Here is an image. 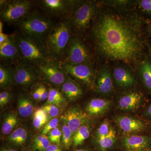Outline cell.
<instances>
[{"label":"cell","mask_w":151,"mask_h":151,"mask_svg":"<svg viewBox=\"0 0 151 151\" xmlns=\"http://www.w3.org/2000/svg\"><path fill=\"white\" fill-rule=\"evenodd\" d=\"M19 124L18 115L16 113L11 112L4 117L1 127L3 135L8 136L17 128Z\"/></svg>","instance_id":"cb8c5ba5"},{"label":"cell","mask_w":151,"mask_h":151,"mask_svg":"<svg viewBox=\"0 0 151 151\" xmlns=\"http://www.w3.org/2000/svg\"><path fill=\"white\" fill-rule=\"evenodd\" d=\"M34 86V87L35 86ZM32 98L35 102L40 101V84H36L33 90L31 92Z\"/></svg>","instance_id":"8d00e7d4"},{"label":"cell","mask_w":151,"mask_h":151,"mask_svg":"<svg viewBox=\"0 0 151 151\" xmlns=\"http://www.w3.org/2000/svg\"><path fill=\"white\" fill-rule=\"evenodd\" d=\"M59 89L68 103L76 101L83 94V90L79 83L68 75L65 82Z\"/></svg>","instance_id":"2e32d148"},{"label":"cell","mask_w":151,"mask_h":151,"mask_svg":"<svg viewBox=\"0 0 151 151\" xmlns=\"http://www.w3.org/2000/svg\"><path fill=\"white\" fill-rule=\"evenodd\" d=\"M117 140V135L114 127L108 135L103 138L94 141V144L100 151H107L113 148Z\"/></svg>","instance_id":"d4e9b609"},{"label":"cell","mask_w":151,"mask_h":151,"mask_svg":"<svg viewBox=\"0 0 151 151\" xmlns=\"http://www.w3.org/2000/svg\"><path fill=\"white\" fill-rule=\"evenodd\" d=\"M13 35L18 46L22 63L37 67L51 60L41 41L20 32Z\"/></svg>","instance_id":"7a4b0ae2"},{"label":"cell","mask_w":151,"mask_h":151,"mask_svg":"<svg viewBox=\"0 0 151 151\" xmlns=\"http://www.w3.org/2000/svg\"><path fill=\"white\" fill-rule=\"evenodd\" d=\"M8 66L3 64L0 66V86L2 89L8 88L13 82L14 69Z\"/></svg>","instance_id":"4316f807"},{"label":"cell","mask_w":151,"mask_h":151,"mask_svg":"<svg viewBox=\"0 0 151 151\" xmlns=\"http://www.w3.org/2000/svg\"><path fill=\"white\" fill-rule=\"evenodd\" d=\"M142 100V95L134 92L124 95L119 99L118 107L123 111H132L137 110Z\"/></svg>","instance_id":"d6986e66"},{"label":"cell","mask_w":151,"mask_h":151,"mask_svg":"<svg viewBox=\"0 0 151 151\" xmlns=\"http://www.w3.org/2000/svg\"><path fill=\"white\" fill-rule=\"evenodd\" d=\"M146 115L149 117H151V105L148 107L146 111Z\"/></svg>","instance_id":"7bdbcfd3"},{"label":"cell","mask_w":151,"mask_h":151,"mask_svg":"<svg viewBox=\"0 0 151 151\" xmlns=\"http://www.w3.org/2000/svg\"><path fill=\"white\" fill-rule=\"evenodd\" d=\"M89 117L80 107L72 106L66 108L60 118L66 123L73 135L82 125L89 122Z\"/></svg>","instance_id":"8fae6325"},{"label":"cell","mask_w":151,"mask_h":151,"mask_svg":"<svg viewBox=\"0 0 151 151\" xmlns=\"http://www.w3.org/2000/svg\"><path fill=\"white\" fill-rule=\"evenodd\" d=\"M113 76L116 84L120 87H131L136 83L134 76L124 68H116L113 71Z\"/></svg>","instance_id":"7402d4cb"},{"label":"cell","mask_w":151,"mask_h":151,"mask_svg":"<svg viewBox=\"0 0 151 151\" xmlns=\"http://www.w3.org/2000/svg\"><path fill=\"white\" fill-rule=\"evenodd\" d=\"M12 94L8 91H2L0 93V106L2 108L7 105L11 100Z\"/></svg>","instance_id":"d590c367"},{"label":"cell","mask_w":151,"mask_h":151,"mask_svg":"<svg viewBox=\"0 0 151 151\" xmlns=\"http://www.w3.org/2000/svg\"><path fill=\"white\" fill-rule=\"evenodd\" d=\"M9 37L10 35L4 33H0V45L4 43L8 40Z\"/></svg>","instance_id":"60d3db41"},{"label":"cell","mask_w":151,"mask_h":151,"mask_svg":"<svg viewBox=\"0 0 151 151\" xmlns=\"http://www.w3.org/2000/svg\"><path fill=\"white\" fill-rule=\"evenodd\" d=\"M35 101L31 96L24 94L18 95L17 103V114L22 118H27L33 115L36 110Z\"/></svg>","instance_id":"ffe728a7"},{"label":"cell","mask_w":151,"mask_h":151,"mask_svg":"<svg viewBox=\"0 0 151 151\" xmlns=\"http://www.w3.org/2000/svg\"><path fill=\"white\" fill-rule=\"evenodd\" d=\"M94 37L100 50L112 59L130 61L140 51V42L135 33L122 21L105 16L94 29Z\"/></svg>","instance_id":"6da1fadb"},{"label":"cell","mask_w":151,"mask_h":151,"mask_svg":"<svg viewBox=\"0 0 151 151\" xmlns=\"http://www.w3.org/2000/svg\"><path fill=\"white\" fill-rule=\"evenodd\" d=\"M89 122L82 126L73 135V144L74 147L81 145L90 136L91 132V126Z\"/></svg>","instance_id":"484cf974"},{"label":"cell","mask_w":151,"mask_h":151,"mask_svg":"<svg viewBox=\"0 0 151 151\" xmlns=\"http://www.w3.org/2000/svg\"><path fill=\"white\" fill-rule=\"evenodd\" d=\"M51 144L47 135L40 134L32 139L30 147L35 151H45Z\"/></svg>","instance_id":"83f0119b"},{"label":"cell","mask_w":151,"mask_h":151,"mask_svg":"<svg viewBox=\"0 0 151 151\" xmlns=\"http://www.w3.org/2000/svg\"><path fill=\"white\" fill-rule=\"evenodd\" d=\"M22 151H35L33 149H32L30 147L29 148H25L23 149Z\"/></svg>","instance_id":"f6af8a7d"},{"label":"cell","mask_w":151,"mask_h":151,"mask_svg":"<svg viewBox=\"0 0 151 151\" xmlns=\"http://www.w3.org/2000/svg\"><path fill=\"white\" fill-rule=\"evenodd\" d=\"M115 120L119 129L126 134L139 133L146 128L145 124L142 121L130 116H117Z\"/></svg>","instance_id":"5bb4252c"},{"label":"cell","mask_w":151,"mask_h":151,"mask_svg":"<svg viewBox=\"0 0 151 151\" xmlns=\"http://www.w3.org/2000/svg\"><path fill=\"white\" fill-rule=\"evenodd\" d=\"M60 128L62 131L61 145L65 150H70L73 144V134L67 124L60 119Z\"/></svg>","instance_id":"f1b7e54d"},{"label":"cell","mask_w":151,"mask_h":151,"mask_svg":"<svg viewBox=\"0 0 151 151\" xmlns=\"http://www.w3.org/2000/svg\"><path fill=\"white\" fill-rule=\"evenodd\" d=\"M59 63L63 70L73 80L80 82L90 89L95 87L94 72L87 64L69 65Z\"/></svg>","instance_id":"30bf717a"},{"label":"cell","mask_w":151,"mask_h":151,"mask_svg":"<svg viewBox=\"0 0 151 151\" xmlns=\"http://www.w3.org/2000/svg\"><path fill=\"white\" fill-rule=\"evenodd\" d=\"M0 57L5 64L16 66L22 63L18 46L13 35H10L8 40L0 45Z\"/></svg>","instance_id":"4fadbf2b"},{"label":"cell","mask_w":151,"mask_h":151,"mask_svg":"<svg viewBox=\"0 0 151 151\" xmlns=\"http://www.w3.org/2000/svg\"><path fill=\"white\" fill-rule=\"evenodd\" d=\"M111 101L100 98H95L90 100L86 104L85 111L88 116L97 117L107 113L111 106Z\"/></svg>","instance_id":"ac0fdd59"},{"label":"cell","mask_w":151,"mask_h":151,"mask_svg":"<svg viewBox=\"0 0 151 151\" xmlns=\"http://www.w3.org/2000/svg\"><path fill=\"white\" fill-rule=\"evenodd\" d=\"M74 151H89L88 150L84 149H76Z\"/></svg>","instance_id":"bcb514c9"},{"label":"cell","mask_w":151,"mask_h":151,"mask_svg":"<svg viewBox=\"0 0 151 151\" xmlns=\"http://www.w3.org/2000/svg\"><path fill=\"white\" fill-rule=\"evenodd\" d=\"M141 74L143 83L148 89H151V64L149 62L143 63L141 68Z\"/></svg>","instance_id":"1f68e13d"},{"label":"cell","mask_w":151,"mask_h":151,"mask_svg":"<svg viewBox=\"0 0 151 151\" xmlns=\"http://www.w3.org/2000/svg\"><path fill=\"white\" fill-rule=\"evenodd\" d=\"M41 102L47 101L48 99L49 95V89H47L46 86L42 84H40Z\"/></svg>","instance_id":"74e56055"},{"label":"cell","mask_w":151,"mask_h":151,"mask_svg":"<svg viewBox=\"0 0 151 151\" xmlns=\"http://www.w3.org/2000/svg\"><path fill=\"white\" fill-rule=\"evenodd\" d=\"M3 23L1 21L0 22V33H2L3 32Z\"/></svg>","instance_id":"ee69618b"},{"label":"cell","mask_w":151,"mask_h":151,"mask_svg":"<svg viewBox=\"0 0 151 151\" xmlns=\"http://www.w3.org/2000/svg\"><path fill=\"white\" fill-rule=\"evenodd\" d=\"M32 6V1L17 0L9 1L1 11V19L8 24H17L30 13Z\"/></svg>","instance_id":"8992f818"},{"label":"cell","mask_w":151,"mask_h":151,"mask_svg":"<svg viewBox=\"0 0 151 151\" xmlns=\"http://www.w3.org/2000/svg\"><path fill=\"white\" fill-rule=\"evenodd\" d=\"M72 37V29L66 18L55 24L44 45L50 59L60 61Z\"/></svg>","instance_id":"3957f363"},{"label":"cell","mask_w":151,"mask_h":151,"mask_svg":"<svg viewBox=\"0 0 151 151\" xmlns=\"http://www.w3.org/2000/svg\"><path fill=\"white\" fill-rule=\"evenodd\" d=\"M36 68L41 79L50 86L60 88L63 84L67 74L60 65L59 61L50 60Z\"/></svg>","instance_id":"52a82bcc"},{"label":"cell","mask_w":151,"mask_h":151,"mask_svg":"<svg viewBox=\"0 0 151 151\" xmlns=\"http://www.w3.org/2000/svg\"><path fill=\"white\" fill-rule=\"evenodd\" d=\"M59 117H56L50 120L43 129L41 130L40 134L47 135L50 132L58 127L60 123Z\"/></svg>","instance_id":"e575fe53"},{"label":"cell","mask_w":151,"mask_h":151,"mask_svg":"<svg viewBox=\"0 0 151 151\" xmlns=\"http://www.w3.org/2000/svg\"><path fill=\"white\" fill-rule=\"evenodd\" d=\"M48 122L47 115L42 108L36 109L32 119V125L35 129L42 130Z\"/></svg>","instance_id":"f546056e"},{"label":"cell","mask_w":151,"mask_h":151,"mask_svg":"<svg viewBox=\"0 0 151 151\" xmlns=\"http://www.w3.org/2000/svg\"><path fill=\"white\" fill-rule=\"evenodd\" d=\"M122 144L127 151H144L150 147V140L146 136L132 135L124 137Z\"/></svg>","instance_id":"e0dca14e"},{"label":"cell","mask_w":151,"mask_h":151,"mask_svg":"<svg viewBox=\"0 0 151 151\" xmlns=\"http://www.w3.org/2000/svg\"><path fill=\"white\" fill-rule=\"evenodd\" d=\"M45 151H65V149L61 145L51 144Z\"/></svg>","instance_id":"ab89813d"},{"label":"cell","mask_w":151,"mask_h":151,"mask_svg":"<svg viewBox=\"0 0 151 151\" xmlns=\"http://www.w3.org/2000/svg\"><path fill=\"white\" fill-rule=\"evenodd\" d=\"M95 87L97 92L102 94H109L112 91L113 80L108 69L104 68L101 70L95 84Z\"/></svg>","instance_id":"44dd1931"},{"label":"cell","mask_w":151,"mask_h":151,"mask_svg":"<svg viewBox=\"0 0 151 151\" xmlns=\"http://www.w3.org/2000/svg\"><path fill=\"white\" fill-rule=\"evenodd\" d=\"M18 149L14 148L11 146H6L2 147L1 149V151H18Z\"/></svg>","instance_id":"b9f144b4"},{"label":"cell","mask_w":151,"mask_h":151,"mask_svg":"<svg viewBox=\"0 0 151 151\" xmlns=\"http://www.w3.org/2000/svg\"><path fill=\"white\" fill-rule=\"evenodd\" d=\"M32 139L29 131L25 127H17L8 136L6 140L9 146L18 150H23L29 144L30 145Z\"/></svg>","instance_id":"9a60e30c"},{"label":"cell","mask_w":151,"mask_h":151,"mask_svg":"<svg viewBox=\"0 0 151 151\" xmlns=\"http://www.w3.org/2000/svg\"><path fill=\"white\" fill-rule=\"evenodd\" d=\"M41 108L46 113L49 121L52 119L58 117L63 112L59 107L52 104H45Z\"/></svg>","instance_id":"d6a6232c"},{"label":"cell","mask_w":151,"mask_h":151,"mask_svg":"<svg viewBox=\"0 0 151 151\" xmlns=\"http://www.w3.org/2000/svg\"><path fill=\"white\" fill-rule=\"evenodd\" d=\"M62 134L61 128L58 127L50 132L47 136L51 144L61 145Z\"/></svg>","instance_id":"836d02e7"},{"label":"cell","mask_w":151,"mask_h":151,"mask_svg":"<svg viewBox=\"0 0 151 151\" xmlns=\"http://www.w3.org/2000/svg\"><path fill=\"white\" fill-rule=\"evenodd\" d=\"M113 128V126L108 119H105L96 130L93 137V140H96L107 136Z\"/></svg>","instance_id":"4dcf8cb0"},{"label":"cell","mask_w":151,"mask_h":151,"mask_svg":"<svg viewBox=\"0 0 151 151\" xmlns=\"http://www.w3.org/2000/svg\"><path fill=\"white\" fill-rule=\"evenodd\" d=\"M89 59V52L86 46L77 38L72 37L59 62L69 65L87 64Z\"/></svg>","instance_id":"ba28073f"},{"label":"cell","mask_w":151,"mask_h":151,"mask_svg":"<svg viewBox=\"0 0 151 151\" xmlns=\"http://www.w3.org/2000/svg\"><path fill=\"white\" fill-rule=\"evenodd\" d=\"M142 8L147 12H151V0H143L141 1Z\"/></svg>","instance_id":"f35d334b"},{"label":"cell","mask_w":151,"mask_h":151,"mask_svg":"<svg viewBox=\"0 0 151 151\" xmlns=\"http://www.w3.org/2000/svg\"><path fill=\"white\" fill-rule=\"evenodd\" d=\"M48 89V97L45 105L52 104L55 105L61 109L63 111H65L68 102L63 97L60 90L51 86H50Z\"/></svg>","instance_id":"603a6c76"},{"label":"cell","mask_w":151,"mask_h":151,"mask_svg":"<svg viewBox=\"0 0 151 151\" xmlns=\"http://www.w3.org/2000/svg\"><path fill=\"white\" fill-rule=\"evenodd\" d=\"M73 6L67 19L70 23L71 29L78 32L82 31L87 28L92 22L95 12V7L92 2H86Z\"/></svg>","instance_id":"5b68a950"},{"label":"cell","mask_w":151,"mask_h":151,"mask_svg":"<svg viewBox=\"0 0 151 151\" xmlns=\"http://www.w3.org/2000/svg\"><path fill=\"white\" fill-rule=\"evenodd\" d=\"M54 24L48 16L35 11L16 25L20 32L37 38L44 44Z\"/></svg>","instance_id":"277c9868"},{"label":"cell","mask_w":151,"mask_h":151,"mask_svg":"<svg viewBox=\"0 0 151 151\" xmlns=\"http://www.w3.org/2000/svg\"><path fill=\"white\" fill-rule=\"evenodd\" d=\"M41 79L36 68L21 63L14 70L13 83L22 89L29 90L37 84Z\"/></svg>","instance_id":"9c48e42d"},{"label":"cell","mask_w":151,"mask_h":151,"mask_svg":"<svg viewBox=\"0 0 151 151\" xmlns=\"http://www.w3.org/2000/svg\"><path fill=\"white\" fill-rule=\"evenodd\" d=\"M39 3L46 14L63 18H67L74 4L73 1L65 0H42Z\"/></svg>","instance_id":"7c38bea8"}]
</instances>
